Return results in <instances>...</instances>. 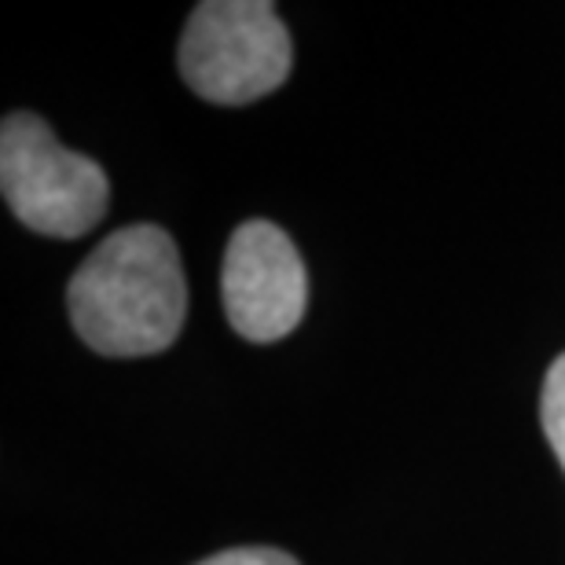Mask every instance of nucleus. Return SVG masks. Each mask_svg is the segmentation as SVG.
<instances>
[{
  "label": "nucleus",
  "mask_w": 565,
  "mask_h": 565,
  "mask_svg": "<svg viewBox=\"0 0 565 565\" xmlns=\"http://www.w3.org/2000/svg\"><path fill=\"white\" fill-rule=\"evenodd\" d=\"M199 565H298V558L279 547H232L221 555L202 558Z\"/></svg>",
  "instance_id": "obj_6"
},
{
  "label": "nucleus",
  "mask_w": 565,
  "mask_h": 565,
  "mask_svg": "<svg viewBox=\"0 0 565 565\" xmlns=\"http://www.w3.org/2000/svg\"><path fill=\"white\" fill-rule=\"evenodd\" d=\"M540 419H544V434L555 448V456L565 470V353L551 364L544 379V397H540Z\"/></svg>",
  "instance_id": "obj_5"
},
{
  "label": "nucleus",
  "mask_w": 565,
  "mask_h": 565,
  "mask_svg": "<svg viewBox=\"0 0 565 565\" xmlns=\"http://www.w3.org/2000/svg\"><path fill=\"white\" fill-rule=\"evenodd\" d=\"M228 323L246 342H279L301 323L309 305L298 246L273 221H246L232 232L221 268Z\"/></svg>",
  "instance_id": "obj_4"
},
{
  "label": "nucleus",
  "mask_w": 565,
  "mask_h": 565,
  "mask_svg": "<svg viewBox=\"0 0 565 565\" xmlns=\"http://www.w3.org/2000/svg\"><path fill=\"white\" fill-rule=\"evenodd\" d=\"M0 188L26 228L52 239H77L107 213V173L52 137L38 115L11 110L0 126Z\"/></svg>",
  "instance_id": "obj_3"
},
{
  "label": "nucleus",
  "mask_w": 565,
  "mask_h": 565,
  "mask_svg": "<svg viewBox=\"0 0 565 565\" xmlns=\"http://www.w3.org/2000/svg\"><path fill=\"white\" fill-rule=\"evenodd\" d=\"M290 33L268 0H206L180 38V74L206 104L243 107L287 82Z\"/></svg>",
  "instance_id": "obj_2"
},
{
  "label": "nucleus",
  "mask_w": 565,
  "mask_h": 565,
  "mask_svg": "<svg viewBox=\"0 0 565 565\" xmlns=\"http://www.w3.org/2000/svg\"><path fill=\"white\" fill-rule=\"evenodd\" d=\"M71 323L104 356H151L177 342L188 316V282L173 235L129 224L107 235L71 287Z\"/></svg>",
  "instance_id": "obj_1"
}]
</instances>
